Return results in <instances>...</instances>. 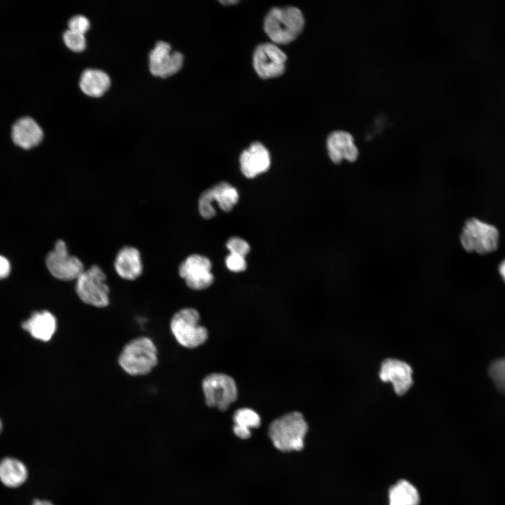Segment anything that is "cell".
Instances as JSON below:
<instances>
[{"label": "cell", "mask_w": 505, "mask_h": 505, "mask_svg": "<svg viewBox=\"0 0 505 505\" xmlns=\"http://www.w3.org/2000/svg\"><path fill=\"white\" fill-rule=\"evenodd\" d=\"M285 54L275 43L259 45L254 53L253 63L257 74L263 79L277 77L285 70Z\"/></svg>", "instance_id": "cell-10"}, {"label": "cell", "mask_w": 505, "mask_h": 505, "mask_svg": "<svg viewBox=\"0 0 505 505\" xmlns=\"http://www.w3.org/2000/svg\"><path fill=\"white\" fill-rule=\"evenodd\" d=\"M106 274L97 265L84 270L76 280L75 291L85 304L104 308L109 304V288L106 283Z\"/></svg>", "instance_id": "cell-5"}, {"label": "cell", "mask_w": 505, "mask_h": 505, "mask_svg": "<svg viewBox=\"0 0 505 505\" xmlns=\"http://www.w3.org/2000/svg\"><path fill=\"white\" fill-rule=\"evenodd\" d=\"M460 242L467 252L482 255L490 253L498 247L499 231L493 225L477 218H469L462 229Z\"/></svg>", "instance_id": "cell-6"}, {"label": "cell", "mask_w": 505, "mask_h": 505, "mask_svg": "<svg viewBox=\"0 0 505 505\" xmlns=\"http://www.w3.org/2000/svg\"><path fill=\"white\" fill-rule=\"evenodd\" d=\"M308 425L302 414L294 411L274 420L269 436L274 447L282 452L299 451L304 447Z\"/></svg>", "instance_id": "cell-1"}, {"label": "cell", "mask_w": 505, "mask_h": 505, "mask_svg": "<svg viewBox=\"0 0 505 505\" xmlns=\"http://www.w3.org/2000/svg\"><path fill=\"white\" fill-rule=\"evenodd\" d=\"M304 19L293 6L273 8L264 19V30L274 43H288L302 32Z\"/></svg>", "instance_id": "cell-3"}, {"label": "cell", "mask_w": 505, "mask_h": 505, "mask_svg": "<svg viewBox=\"0 0 505 505\" xmlns=\"http://www.w3.org/2000/svg\"><path fill=\"white\" fill-rule=\"evenodd\" d=\"M230 253L245 257L250 251V245L245 240L238 237L230 238L226 244Z\"/></svg>", "instance_id": "cell-26"}, {"label": "cell", "mask_w": 505, "mask_h": 505, "mask_svg": "<svg viewBox=\"0 0 505 505\" xmlns=\"http://www.w3.org/2000/svg\"><path fill=\"white\" fill-rule=\"evenodd\" d=\"M22 328L34 338L49 341L57 329V321L50 311L43 310L34 312L30 318L22 323Z\"/></svg>", "instance_id": "cell-17"}, {"label": "cell", "mask_w": 505, "mask_h": 505, "mask_svg": "<svg viewBox=\"0 0 505 505\" xmlns=\"http://www.w3.org/2000/svg\"><path fill=\"white\" fill-rule=\"evenodd\" d=\"M114 267L117 274L123 279L135 280L142 272L139 250L131 246L122 248L116 256Z\"/></svg>", "instance_id": "cell-16"}, {"label": "cell", "mask_w": 505, "mask_h": 505, "mask_svg": "<svg viewBox=\"0 0 505 505\" xmlns=\"http://www.w3.org/2000/svg\"><path fill=\"white\" fill-rule=\"evenodd\" d=\"M67 25L69 29L84 34L90 28V21L86 16L77 15L69 20Z\"/></svg>", "instance_id": "cell-27"}, {"label": "cell", "mask_w": 505, "mask_h": 505, "mask_svg": "<svg viewBox=\"0 0 505 505\" xmlns=\"http://www.w3.org/2000/svg\"><path fill=\"white\" fill-rule=\"evenodd\" d=\"M118 362L120 367L130 375H146L158 363L157 348L150 338L139 337L124 346Z\"/></svg>", "instance_id": "cell-2"}, {"label": "cell", "mask_w": 505, "mask_h": 505, "mask_svg": "<svg viewBox=\"0 0 505 505\" xmlns=\"http://www.w3.org/2000/svg\"><path fill=\"white\" fill-rule=\"evenodd\" d=\"M326 148L330 159L336 164L344 160L355 162L359 156L354 137L345 130L332 132L327 137Z\"/></svg>", "instance_id": "cell-14"}, {"label": "cell", "mask_w": 505, "mask_h": 505, "mask_svg": "<svg viewBox=\"0 0 505 505\" xmlns=\"http://www.w3.org/2000/svg\"><path fill=\"white\" fill-rule=\"evenodd\" d=\"M207 405L226 410L236 400L237 387L233 378L223 373H213L202 382Z\"/></svg>", "instance_id": "cell-7"}, {"label": "cell", "mask_w": 505, "mask_h": 505, "mask_svg": "<svg viewBox=\"0 0 505 505\" xmlns=\"http://www.w3.org/2000/svg\"><path fill=\"white\" fill-rule=\"evenodd\" d=\"M11 271V264L8 260L0 255V279L8 276Z\"/></svg>", "instance_id": "cell-29"}, {"label": "cell", "mask_w": 505, "mask_h": 505, "mask_svg": "<svg viewBox=\"0 0 505 505\" xmlns=\"http://www.w3.org/2000/svg\"><path fill=\"white\" fill-rule=\"evenodd\" d=\"M210 269L211 262L208 257L194 254L181 263L179 274L191 289L203 290L213 282L214 277Z\"/></svg>", "instance_id": "cell-9"}, {"label": "cell", "mask_w": 505, "mask_h": 505, "mask_svg": "<svg viewBox=\"0 0 505 505\" xmlns=\"http://www.w3.org/2000/svg\"><path fill=\"white\" fill-rule=\"evenodd\" d=\"M227 267L231 271L241 272L246 269L245 257L230 253L225 259Z\"/></svg>", "instance_id": "cell-28"}, {"label": "cell", "mask_w": 505, "mask_h": 505, "mask_svg": "<svg viewBox=\"0 0 505 505\" xmlns=\"http://www.w3.org/2000/svg\"><path fill=\"white\" fill-rule=\"evenodd\" d=\"M149 70L156 76L166 78L177 72L183 64V55L172 51L168 43L158 41L149 56Z\"/></svg>", "instance_id": "cell-11"}, {"label": "cell", "mask_w": 505, "mask_h": 505, "mask_svg": "<svg viewBox=\"0 0 505 505\" xmlns=\"http://www.w3.org/2000/svg\"><path fill=\"white\" fill-rule=\"evenodd\" d=\"M46 264L51 275L61 281L76 280L85 270L82 262L69 253L62 240H58L47 255Z\"/></svg>", "instance_id": "cell-8"}, {"label": "cell", "mask_w": 505, "mask_h": 505, "mask_svg": "<svg viewBox=\"0 0 505 505\" xmlns=\"http://www.w3.org/2000/svg\"><path fill=\"white\" fill-rule=\"evenodd\" d=\"M488 372L498 390L505 393V358L494 361L489 367Z\"/></svg>", "instance_id": "cell-23"}, {"label": "cell", "mask_w": 505, "mask_h": 505, "mask_svg": "<svg viewBox=\"0 0 505 505\" xmlns=\"http://www.w3.org/2000/svg\"><path fill=\"white\" fill-rule=\"evenodd\" d=\"M27 476V469L21 461L6 457L0 462V480L4 485L19 487L25 482Z\"/></svg>", "instance_id": "cell-19"}, {"label": "cell", "mask_w": 505, "mask_h": 505, "mask_svg": "<svg viewBox=\"0 0 505 505\" xmlns=\"http://www.w3.org/2000/svg\"><path fill=\"white\" fill-rule=\"evenodd\" d=\"M213 201H216L220 208L226 212L230 211L238 199L236 188L226 182H221L210 188Z\"/></svg>", "instance_id": "cell-22"}, {"label": "cell", "mask_w": 505, "mask_h": 505, "mask_svg": "<svg viewBox=\"0 0 505 505\" xmlns=\"http://www.w3.org/2000/svg\"><path fill=\"white\" fill-rule=\"evenodd\" d=\"M32 505H54V504L48 500L36 499L33 501Z\"/></svg>", "instance_id": "cell-30"}, {"label": "cell", "mask_w": 505, "mask_h": 505, "mask_svg": "<svg viewBox=\"0 0 505 505\" xmlns=\"http://www.w3.org/2000/svg\"><path fill=\"white\" fill-rule=\"evenodd\" d=\"M213 198L210 189L203 191L198 200V210L201 215L206 219L213 217L216 211L213 206Z\"/></svg>", "instance_id": "cell-25"}, {"label": "cell", "mask_w": 505, "mask_h": 505, "mask_svg": "<svg viewBox=\"0 0 505 505\" xmlns=\"http://www.w3.org/2000/svg\"><path fill=\"white\" fill-rule=\"evenodd\" d=\"M270 163L269 151L259 142L251 144L240 156L241 170L248 178H253L266 172L269 168Z\"/></svg>", "instance_id": "cell-15"}, {"label": "cell", "mask_w": 505, "mask_h": 505, "mask_svg": "<svg viewBox=\"0 0 505 505\" xmlns=\"http://www.w3.org/2000/svg\"><path fill=\"white\" fill-rule=\"evenodd\" d=\"M1 430H2V422L0 419V433H1Z\"/></svg>", "instance_id": "cell-33"}, {"label": "cell", "mask_w": 505, "mask_h": 505, "mask_svg": "<svg viewBox=\"0 0 505 505\" xmlns=\"http://www.w3.org/2000/svg\"><path fill=\"white\" fill-rule=\"evenodd\" d=\"M63 42L71 50L80 52L86 48V43L84 34L67 29L62 34Z\"/></svg>", "instance_id": "cell-24"}, {"label": "cell", "mask_w": 505, "mask_h": 505, "mask_svg": "<svg viewBox=\"0 0 505 505\" xmlns=\"http://www.w3.org/2000/svg\"><path fill=\"white\" fill-rule=\"evenodd\" d=\"M220 2L223 4L227 5V4H236L238 1H221Z\"/></svg>", "instance_id": "cell-32"}, {"label": "cell", "mask_w": 505, "mask_h": 505, "mask_svg": "<svg viewBox=\"0 0 505 505\" xmlns=\"http://www.w3.org/2000/svg\"><path fill=\"white\" fill-rule=\"evenodd\" d=\"M199 314L193 308L177 311L170 323V330L177 342L186 348H196L208 338V331L199 324Z\"/></svg>", "instance_id": "cell-4"}, {"label": "cell", "mask_w": 505, "mask_h": 505, "mask_svg": "<svg viewBox=\"0 0 505 505\" xmlns=\"http://www.w3.org/2000/svg\"><path fill=\"white\" fill-rule=\"evenodd\" d=\"M379 375L383 382L392 384L395 393L398 396L405 394L413 383L411 367L398 359L384 360L381 365Z\"/></svg>", "instance_id": "cell-13"}, {"label": "cell", "mask_w": 505, "mask_h": 505, "mask_svg": "<svg viewBox=\"0 0 505 505\" xmlns=\"http://www.w3.org/2000/svg\"><path fill=\"white\" fill-rule=\"evenodd\" d=\"M419 500L417 489L405 480L398 481L389 491V505H418Z\"/></svg>", "instance_id": "cell-21"}, {"label": "cell", "mask_w": 505, "mask_h": 505, "mask_svg": "<svg viewBox=\"0 0 505 505\" xmlns=\"http://www.w3.org/2000/svg\"><path fill=\"white\" fill-rule=\"evenodd\" d=\"M11 137L17 147L30 151L43 142L44 132L36 120L30 116H23L13 124Z\"/></svg>", "instance_id": "cell-12"}, {"label": "cell", "mask_w": 505, "mask_h": 505, "mask_svg": "<svg viewBox=\"0 0 505 505\" xmlns=\"http://www.w3.org/2000/svg\"><path fill=\"white\" fill-rule=\"evenodd\" d=\"M111 81L105 72L97 69H87L82 73L79 86L87 95L100 97L109 88Z\"/></svg>", "instance_id": "cell-18"}, {"label": "cell", "mask_w": 505, "mask_h": 505, "mask_svg": "<svg viewBox=\"0 0 505 505\" xmlns=\"http://www.w3.org/2000/svg\"><path fill=\"white\" fill-rule=\"evenodd\" d=\"M234 433L242 439H247L251 436L250 429L257 428L261 419L259 415L249 408H241L234 415Z\"/></svg>", "instance_id": "cell-20"}, {"label": "cell", "mask_w": 505, "mask_h": 505, "mask_svg": "<svg viewBox=\"0 0 505 505\" xmlns=\"http://www.w3.org/2000/svg\"><path fill=\"white\" fill-rule=\"evenodd\" d=\"M499 271L504 281H505V260L502 261L499 264Z\"/></svg>", "instance_id": "cell-31"}]
</instances>
